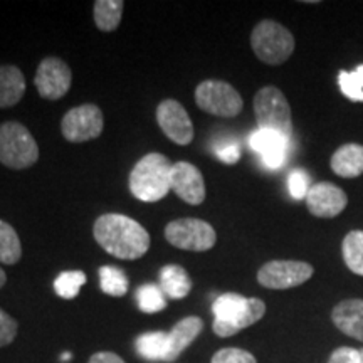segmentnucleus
I'll use <instances>...</instances> for the list:
<instances>
[{"label": "nucleus", "instance_id": "1", "mask_svg": "<svg viewBox=\"0 0 363 363\" xmlns=\"http://www.w3.org/2000/svg\"><path fill=\"white\" fill-rule=\"evenodd\" d=\"M93 234L99 246L118 259H140L150 247L147 229L140 222L123 214H104L98 217Z\"/></svg>", "mask_w": 363, "mask_h": 363}, {"label": "nucleus", "instance_id": "2", "mask_svg": "<svg viewBox=\"0 0 363 363\" xmlns=\"http://www.w3.org/2000/svg\"><path fill=\"white\" fill-rule=\"evenodd\" d=\"M214 333L227 338L249 328L266 315V305L259 298H244L238 293H224L212 305Z\"/></svg>", "mask_w": 363, "mask_h": 363}, {"label": "nucleus", "instance_id": "3", "mask_svg": "<svg viewBox=\"0 0 363 363\" xmlns=\"http://www.w3.org/2000/svg\"><path fill=\"white\" fill-rule=\"evenodd\" d=\"M172 163L162 153H148L130 174V190L138 201L158 202L172 190Z\"/></svg>", "mask_w": 363, "mask_h": 363}, {"label": "nucleus", "instance_id": "4", "mask_svg": "<svg viewBox=\"0 0 363 363\" xmlns=\"http://www.w3.org/2000/svg\"><path fill=\"white\" fill-rule=\"evenodd\" d=\"M39 160V147L30 131L19 121L0 125V163L24 170Z\"/></svg>", "mask_w": 363, "mask_h": 363}, {"label": "nucleus", "instance_id": "5", "mask_svg": "<svg viewBox=\"0 0 363 363\" xmlns=\"http://www.w3.org/2000/svg\"><path fill=\"white\" fill-rule=\"evenodd\" d=\"M252 51L264 65L278 66L294 52V35L274 21H262L251 34Z\"/></svg>", "mask_w": 363, "mask_h": 363}, {"label": "nucleus", "instance_id": "6", "mask_svg": "<svg viewBox=\"0 0 363 363\" xmlns=\"http://www.w3.org/2000/svg\"><path fill=\"white\" fill-rule=\"evenodd\" d=\"M254 113L261 130H272L291 140L293 118L288 99L276 86H264L254 96Z\"/></svg>", "mask_w": 363, "mask_h": 363}, {"label": "nucleus", "instance_id": "7", "mask_svg": "<svg viewBox=\"0 0 363 363\" xmlns=\"http://www.w3.org/2000/svg\"><path fill=\"white\" fill-rule=\"evenodd\" d=\"M197 106L214 116L233 118L242 111L244 101L234 86L225 81L207 79L195 88Z\"/></svg>", "mask_w": 363, "mask_h": 363}, {"label": "nucleus", "instance_id": "8", "mask_svg": "<svg viewBox=\"0 0 363 363\" xmlns=\"http://www.w3.org/2000/svg\"><path fill=\"white\" fill-rule=\"evenodd\" d=\"M165 239L184 251L203 252L216 246L217 234L214 227L202 219H177L165 227Z\"/></svg>", "mask_w": 363, "mask_h": 363}, {"label": "nucleus", "instance_id": "9", "mask_svg": "<svg viewBox=\"0 0 363 363\" xmlns=\"http://www.w3.org/2000/svg\"><path fill=\"white\" fill-rule=\"evenodd\" d=\"M104 118L96 104H81L69 110L61 121L62 136L71 143H83L103 133Z\"/></svg>", "mask_w": 363, "mask_h": 363}, {"label": "nucleus", "instance_id": "10", "mask_svg": "<svg viewBox=\"0 0 363 363\" xmlns=\"http://www.w3.org/2000/svg\"><path fill=\"white\" fill-rule=\"evenodd\" d=\"M313 272L305 261H269L257 271V281L267 289H291L310 281Z\"/></svg>", "mask_w": 363, "mask_h": 363}, {"label": "nucleus", "instance_id": "11", "mask_svg": "<svg viewBox=\"0 0 363 363\" xmlns=\"http://www.w3.org/2000/svg\"><path fill=\"white\" fill-rule=\"evenodd\" d=\"M35 88L44 99L56 101L66 96L72 83L69 66L59 57H45L38 67L34 78Z\"/></svg>", "mask_w": 363, "mask_h": 363}, {"label": "nucleus", "instance_id": "12", "mask_svg": "<svg viewBox=\"0 0 363 363\" xmlns=\"http://www.w3.org/2000/svg\"><path fill=\"white\" fill-rule=\"evenodd\" d=\"M157 121L167 138L177 145H189L194 140L192 120L177 99H165L158 104Z\"/></svg>", "mask_w": 363, "mask_h": 363}, {"label": "nucleus", "instance_id": "13", "mask_svg": "<svg viewBox=\"0 0 363 363\" xmlns=\"http://www.w3.org/2000/svg\"><path fill=\"white\" fill-rule=\"evenodd\" d=\"M348 197L342 189L330 182H318L311 185L306 195L308 211L321 219H333L347 208Z\"/></svg>", "mask_w": 363, "mask_h": 363}, {"label": "nucleus", "instance_id": "14", "mask_svg": "<svg viewBox=\"0 0 363 363\" xmlns=\"http://www.w3.org/2000/svg\"><path fill=\"white\" fill-rule=\"evenodd\" d=\"M172 190L190 206L206 201V182L201 170L189 162H177L172 167Z\"/></svg>", "mask_w": 363, "mask_h": 363}, {"label": "nucleus", "instance_id": "15", "mask_svg": "<svg viewBox=\"0 0 363 363\" xmlns=\"http://www.w3.org/2000/svg\"><path fill=\"white\" fill-rule=\"evenodd\" d=\"M249 145L267 169L276 170L286 162L289 150V138L272 130H256L249 138Z\"/></svg>", "mask_w": 363, "mask_h": 363}, {"label": "nucleus", "instance_id": "16", "mask_svg": "<svg viewBox=\"0 0 363 363\" xmlns=\"http://www.w3.org/2000/svg\"><path fill=\"white\" fill-rule=\"evenodd\" d=\"M331 321L347 337L363 342V299H345L331 311Z\"/></svg>", "mask_w": 363, "mask_h": 363}, {"label": "nucleus", "instance_id": "17", "mask_svg": "<svg viewBox=\"0 0 363 363\" xmlns=\"http://www.w3.org/2000/svg\"><path fill=\"white\" fill-rule=\"evenodd\" d=\"M202 328L203 321L197 316H189L179 321L169 333V353H167L165 362H175L202 333Z\"/></svg>", "mask_w": 363, "mask_h": 363}, {"label": "nucleus", "instance_id": "18", "mask_svg": "<svg viewBox=\"0 0 363 363\" xmlns=\"http://www.w3.org/2000/svg\"><path fill=\"white\" fill-rule=\"evenodd\" d=\"M331 170L343 179H355L363 174V145H342L331 155Z\"/></svg>", "mask_w": 363, "mask_h": 363}, {"label": "nucleus", "instance_id": "19", "mask_svg": "<svg viewBox=\"0 0 363 363\" xmlns=\"http://www.w3.org/2000/svg\"><path fill=\"white\" fill-rule=\"evenodd\" d=\"M26 93V79L17 66H0V108H12Z\"/></svg>", "mask_w": 363, "mask_h": 363}, {"label": "nucleus", "instance_id": "20", "mask_svg": "<svg viewBox=\"0 0 363 363\" xmlns=\"http://www.w3.org/2000/svg\"><path fill=\"white\" fill-rule=\"evenodd\" d=\"M160 288L172 299H184L192 289V281L184 267L169 264L160 269Z\"/></svg>", "mask_w": 363, "mask_h": 363}, {"label": "nucleus", "instance_id": "21", "mask_svg": "<svg viewBox=\"0 0 363 363\" xmlns=\"http://www.w3.org/2000/svg\"><path fill=\"white\" fill-rule=\"evenodd\" d=\"M136 352L145 360L165 362L169 353V333L165 331H148L140 335L135 342Z\"/></svg>", "mask_w": 363, "mask_h": 363}, {"label": "nucleus", "instance_id": "22", "mask_svg": "<svg viewBox=\"0 0 363 363\" xmlns=\"http://www.w3.org/2000/svg\"><path fill=\"white\" fill-rule=\"evenodd\" d=\"M125 2L121 0H98L94 2V22L103 33H113L120 27Z\"/></svg>", "mask_w": 363, "mask_h": 363}, {"label": "nucleus", "instance_id": "23", "mask_svg": "<svg viewBox=\"0 0 363 363\" xmlns=\"http://www.w3.org/2000/svg\"><path fill=\"white\" fill-rule=\"evenodd\" d=\"M342 251L348 269L363 276V230H352L345 235Z\"/></svg>", "mask_w": 363, "mask_h": 363}, {"label": "nucleus", "instance_id": "24", "mask_svg": "<svg viewBox=\"0 0 363 363\" xmlns=\"http://www.w3.org/2000/svg\"><path fill=\"white\" fill-rule=\"evenodd\" d=\"M22 256L21 239L16 229L7 222L0 220V262L4 264H16Z\"/></svg>", "mask_w": 363, "mask_h": 363}, {"label": "nucleus", "instance_id": "25", "mask_svg": "<svg viewBox=\"0 0 363 363\" xmlns=\"http://www.w3.org/2000/svg\"><path fill=\"white\" fill-rule=\"evenodd\" d=\"M99 284H101L103 293L110 296H125L128 293V278L125 271L115 266L99 267Z\"/></svg>", "mask_w": 363, "mask_h": 363}, {"label": "nucleus", "instance_id": "26", "mask_svg": "<svg viewBox=\"0 0 363 363\" xmlns=\"http://www.w3.org/2000/svg\"><path fill=\"white\" fill-rule=\"evenodd\" d=\"M136 299H138V308L143 313L153 315L165 310L167 306V294L163 293V289L157 284H145L138 289L136 293Z\"/></svg>", "mask_w": 363, "mask_h": 363}, {"label": "nucleus", "instance_id": "27", "mask_svg": "<svg viewBox=\"0 0 363 363\" xmlns=\"http://www.w3.org/2000/svg\"><path fill=\"white\" fill-rule=\"evenodd\" d=\"M86 283L83 271H65L54 281V291L65 299H74Z\"/></svg>", "mask_w": 363, "mask_h": 363}, {"label": "nucleus", "instance_id": "28", "mask_svg": "<svg viewBox=\"0 0 363 363\" xmlns=\"http://www.w3.org/2000/svg\"><path fill=\"white\" fill-rule=\"evenodd\" d=\"M338 84L348 99L353 103H363V65L355 71H340Z\"/></svg>", "mask_w": 363, "mask_h": 363}, {"label": "nucleus", "instance_id": "29", "mask_svg": "<svg viewBox=\"0 0 363 363\" xmlns=\"http://www.w3.org/2000/svg\"><path fill=\"white\" fill-rule=\"evenodd\" d=\"M214 155L219 158L220 162L227 163V165H234L240 160V145L238 140L234 138H220L214 143Z\"/></svg>", "mask_w": 363, "mask_h": 363}, {"label": "nucleus", "instance_id": "30", "mask_svg": "<svg viewBox=\"0 0 363 363\" xmlns=\"http://www.w3.org/2000/svg\"><path fill=\"white\" fill-rule=\"evenodd\" d=\"M211 363H257L256 357L242 348H222L212 357Z\"/></svg>", "mask_w": 363, "mask_h": 363}, {"label": "nucleus", "instance_id": "31", "mask_svg": "<svg viewBox=\"0 0 363 363\" xmlns=\"http://www.w3.org/2000/svg\"><path fill=\"white\" fill-rule=\"evenodd\" d=\"M310 187H311L310 175H308L305 170L291 172V175H289V179H288V189H289V194H291L293 199H296V201L306 199Z\"/></svg>", "mask_w": 363, "mask_h": 363}, {"label": "nucleus", "instance_id": "32", "mask_svg": "<svg viewBox=\"0 0 363 363\" xmlns=\"http://www.w3.org/2000/svg\"><path fill=\"white\" fill-rule=\"evenodd\" d=\"M19 325L13 318L0 308V347H7L17 337Z\"/></svg>", "mask_w": 363, "mask_h": 363}, {"label": "nucleus", "instance_id": "33", "mask_svg": "<svg viewBox=\"0 0 363 363\" xmlns=\"http://www.w3.org/2000/svg\"><path fill=\"white\" fill-rule=\"evenodd\" d=\"M328 363H360V350L352 347H340L331 353Z\"/></svg>", "mask_w": 363, "mask_h": 363}, {"label": "nucleus", "instance_id": "34", "mask_svg": "<svg viewBox=\"0 0 363 363\" xmlns=\"http://www.w3.org/2000/svg\"><path fill=\"white\" fill-rule=\"evenodd\" d=\"M88 363H125V360L121 357H118L116 353L99 352L94 353V355L89 358Z\"/></svg>", "mask_w": 363, "mask_h": 363}, {"label": "nucleus", "instance_id": "35", "mask_svg": "<svg viewBox=\"0 0 363 363\" xmlns=\"http://www.w3.org/2000/svg\"><path fill=\"white\" fill-rule=\"evenodd\" d=\"M6 281H7V276H6V272H4L2 267H0V288H2V286L6 284Z\"/></svg>", "mask_w": 363, "mask_h": 363}, {"label": "nucleus", "instance_id": "36", "mask_svg": "<svg viewBox=\"0 0 363 363\" xmlns=\"http://www.w3.org/2000/svg\"><path fill=\"white\" fill-rule=\"evenodd\" d=\"M69 358H71V353H65V355H62V360H65V362L69 360Z\"/></svg>", "mask_w": 363, "mask_h": 363}, {"label": "nucleus", "instance_id": "37", "mask_svg": "<svg viewBox=\"0 0 363 363\" xmlns=\"http://www.w3.org/2000/svg\"><path fill=\"white\" fill-rule=\"evenodd\" d=\"M360 363H363V348L360 350Z\"/></svg>", "mask_w": 363, "mask_h": 363}]
</instances>
